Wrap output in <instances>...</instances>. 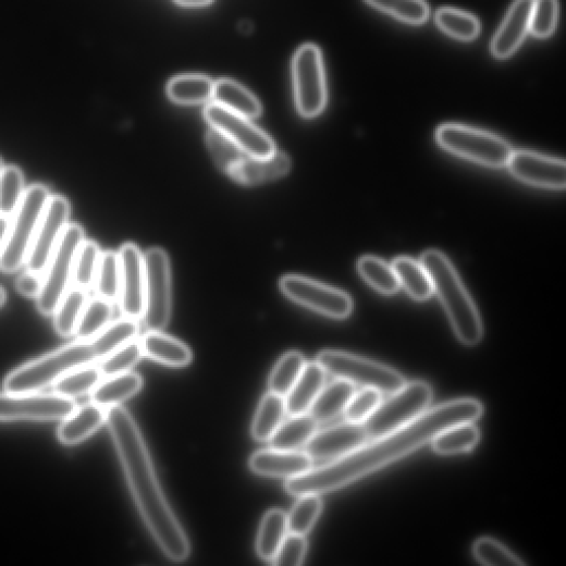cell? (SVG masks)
Listing matches in <instances>:
<instances>
[{
	"mask_svg": "<svg viewBox=\"0 0 566 566\" xmlns=\"http://www.w3.org/2000/svg\"><path fill=\"white\" fill-rule=\"evenodd\" d=\"M306 364L300 352L286 353L278 361L269 377V392L286 397L300 378Z\"/></svg>",
	"mask_w": 566,
	"mask_h": 566,
	"instance_id": "obj_36",
	"label": "cell"
},
{
	"mask_svg": "<svg viewBox=\"0 0 566 566\" xmlns=\"http://www.w3.org/2000/svg\"><path fill=\"white\" fill-rule=\"evenodd\" d=\"M288 532L287 514L280 509L269 510L263 516L258 530L256 541L258 556L271 562Z\"/></svg>",
	"mask_w": 566,
	"mask_h": 566,
	"instance_id": "obj_32",
	"label": "cell"
},
{
	"mask_svg": "<svg viewBox=\"0 0 566 566\" xmlns=\"http://www.w3.org/2000/svg\"><path fill=\"white\" fill-rule=\"evenodd\" d=\"M325 371L316 362H307L304 371L285 397L291 416L308 414L325 384Z\"/></svg>",
	"mask_w": 566,
	"mask_h": 566,
	"instance_id": "obj_24",
	"label": "cell"
},
{
	"mask_svg": "<svg viewBox=\"0 0 566 566\" xmlns=\"http://www.w3.org/2000/svg\"><path fill=\"white\" fill-rule=\"evenodd\" d=\"M70 204L63 196H50L27 256V270L44 274L48 262L69 225Z\"/></svg>",
	"mask_w": 566,
	"mask_h": 566,
	"instance_id": "obj_15",
	"label": "cell"
},
{
	"mask_svg": "<svg viewBox=\"0 0 566 566\" xmlns=\"http://www.w3.org/2000/svg\"><path fill=\"white\" fill-rule=\"evenodd\" d=\"M76 408L75 399L54 393L0 394V421L62 420Z\"/></svg>",
	"mask_w": 566,
	"mask_h": 566,
	"instance_id": "obj_14",
	"label": "cell"
},
{
	"mask_svg": "<svg viewBox=\"0 0 566 566\" xmlns=\"http://www.w3.org/2000/svg\"><path fill=\"white\" fill-rule=\"evenodd\" d=\"M85 241V231L81 225H67L44 272L41 292L37 297V308L42 316H53L67 292L76 255Z\"/></svg>",
	"mask_w": 566,
	"mask_h": 566,
	"instance_id": "obj_9",
	"label": "cell"
},
{
	"mask_svg": "<svg viewBox=\"0 0 566 566\" xmlns=\"http://www.w3.org/2000/svg\"><path fill=\"white\" fill-rule=\"evenodd\" d=\"M7 303V292L3 287H0V308H2Z\"/></svg>",
	"mask_w": 566,
	"mask_h": 566,
	"instance_id": "obj_55",
	"label": "cell"
},
{
	"mask_svg": "<svg viewBox=\"0 0 566 566\" xmlns=\"http://www.w3.org/2000/svg\"><path fill=\"white\" fill-rule=\"evenodd\" d=\"M369 441L364 423L346 421L317 431L305 446V452L313 462H332L357 451Z\"/></svg>",
	"mask_w": 566,
	"mask_h": 566,
	"instance_id": "obj_17",
	"label": "cell"
},
{
	"mask_svg": "<svg viewBox=\"0 0 566 566\" xmlns=\"http://www.w3.org/2000/svg\"><path fill=\"white\" fill-rule=\"evenodd\" d=\"M287 414L285 397L267 393L251 423V438L259 443L269 442Z\"/></svg>",
	"mask_w": 566,
	"mask_h": 566,
	"instance_id": "obj_30",
	"label": "cell"
},
{
	"mask_svg": "<svg viewBox=\"0 0 566 566\" xmlns=\"http://www.w3.org/2000/svg\"><path fill=\"white\" fill-rule=\"evenodd\" d=\"M558 16L557 0H534L530 32L540 39L549 38L555 30Z\"/></svg>",
	"mask_w": 566,
	"mask_h": 566,
	"instance_id": "obj_49",
	"label": "cell"
},
{
	"mask_svg": "<svg viewBox=\"0 0 566 566\" xmlns=\"http://www.w3.org/2000/svg\"><path fill=\"white\" fill-rule=\"evenodd\" d=\"M101 253L96 242L85 241L83 243L73 269L75 287L88 291L95 285Z\"/></svg>",
	"mask_w": 566,
	"mask_h": 566,
	"instance_id": "obj_46",
	"label": "cell"
},
{
	"mask_svg": "<svg viewBox=\"0 0 566 566\" xmlns=\"http://www.w3.org/2000/svg\"><path fill=\"white\" fill-rule=\"evenodd\" d=\"M139 324L128 318L110 323L102 332L90 341L97 360L101 361L111 353L136 339Z\"/></svg>",
	"mask_w": 566,
	"mask_h": 566,
	"instance_id": "obj_35",
	"label": "cell"
},
{
	"mask_svg": "<svg viewBox=\"0 0 566 566\" xmlns=\"http://www.w3.org/2000/svg\"><path fill=\"white\" fill-rule=\"evenodd\" d=\"M473 556L478 562L489 566L524 565L517 555L501 542L491 538L478 539L472 547Z\"/></svg>",
	"mask_w": 566,
	"mask_h": 566,
	"instance_id": "obj_48",
	"label": "cell"
},
{
	"mask_svg": "<svg viewBox=\"0 0 566 566\" xmlns=\"http://www.w3.org/2000/svg\"><path fill=\"white\" fill-rule=\"evenodd\" d=\"M482 413V404L472 398L430 408L397 431L371 440L344 457L287 479L285 489L296 497L339 490L415 453L454 424L477 421Z\"/></svg>",
	"mask_w": 566,
	"mask_h": 566,
	"instance_id": "obj_1",
	"label": "cell"
},
{
	"mask_svg": "<svg viewBox=\"0 0 566 566\" xmlns=\"http://www.w3.org/2000/svg\"><path fill=\"white\" fill-rule=\"evenodd\" d=\"M317 362L325 373L339 380L385 394L397 392L406 383L397 371L342 350H322Z\"/></svg>",
	"mask_w": 566,
	"mask_h": 566,
	"instance_id": "obj_8",
	"label": "cell"
},
{
	"mask_svg": "<svg viewBox=\"0 0 566 566\" xmlns=\"http://www.w3.org/2000/svg\"><path fill=\"white\" fill-rule=\"evenodd\" d=\"M42 287L41 274L27 270L16 281L17 291L25 297L36 298L39 296Z\"/></svg>",
	"mask_w": 566,
	"mask_h": 566,
	"instance_id": "obj_52",
	"label": "cell"
},
{
	"mask_svg": "<svg viewBox=\"0 0 566 566\" xmlns=\"http://www.w3.org/2000/svg\"><path fill=\"white\" fill-rule=\"evenodd\" d=\"M480 441V431L475 422L454 424L441 432L431 442L440 455H458L471 452Z\"/></svg>",
	"mask_w": 566,
	"mask_h": 566,
	"instance_id": "obj_34",
	"label": "cell"
},
{
	"mask_svg": "<svg viewBox=\"0 0 566 566\" xmlns=\"http://www.w3.org/2000/svg\"><path fill=\"white\" fill-rule=\"evenodd\" d=\"M382 402V393L373 389L356 392L347 404L344 416L346 421L364 423Z\"/></svg>",
	"mask_w": 566,
	"mask_h": 566,
	"instance_id": "obj_50",
	"label": "cell"
},
{
	"mask_svg": "<svg viewBox=\"0 0 566 566\" xmlns=\"http://www.w3.org/2000/svg\"><path fill=\"white\" fill-rule=\"evenodd\" d=\"M307 552L306 536L290 532L282 541L271 563L279 566H298L305 562Z\"/></svg>",
	"mask_w": 566,
	"mask_h": 566,
	"instance_id": "obj_51",
	"label": "cell"
},
{
	"mask_svg": "<svg viewBox=\"0 0 566 566\" xmlns=\"http://www.w3.org/2000/svg\"><path fill=\"white\" fill-rule=\"evenodd\" d=\"M421 264L431 275L434 293L442 302L454 331L465 345L478 344L483 335V327L470 295L451 260L441 251H424Z\"/></svg>",
	"mask_w": 566,
	"mask_h": 566,
	"instance_id": "obj_3",
	"label": "cell"
},
{
	"mask_svg": "<svg viewBox=\"0 0 566 566\" xmlns=\"http://www.w3.org/2000/svg\"><path fill=\"white\" fill-rule=\"evenodd\" d=\"M144 357L170 368H185L190 365L193 354L182 341L161 331H149L139 340Z\"/></svg>",
	"mask_w": 566,
	"mask_h": 566,
	"instance_id": "obj_23",
	"label": "cell"
},
{
	"mask_svg": "<svg viewBox=\"0 0 566 566\" xmlns=\"http://www.w3.org/2000/svg\"><path fill=\"white\" fill-rule=\"evenodd\" d=\"M354 394L356 389L352 383L337 379L324 385L308 414L318 423L329 422L344 413Z\"/></svg>",
	"mask_w": 566,
	"mask_h": 566,
	"instance_id": "obj_27",
	"label": "cell"
},
{
	"mask_svg": "<svg viewBox=\"0 0 566 566\" xmlns=\"http://www.w3.org/2000/svg\"><path fill=\"white\" fill-rule=\"evenodd\" d=\"M436 24L448 36L463 41L472 40L480 33V23L473 15L455 9H441Z\"/></svg>",
	"mask_w": 566,
	"mask_h": 566,
	"instance_id": "obj_44",
	"label": "cell"
},
{
	"mask_svg": "<svg viewBox=\"0 0 566 566\" xmlns=\"http://www.w3.org/2000/svg\"><path fill=\"white\" fill-rule=\"evenodd\" d=\"M358 271L371 287L383 295H394L401 288L393 267L381 258L362 257L358 262Z\"/></svg>",
	"mask_w": 566,
	"mask_h": 566,
	"instance_id": "obj_38",
	"label": "cell"
},
{
	"mask_svg": "<svg viewBox=\"0 0 566 566\" xmlns=\"http://www.w3.org/2000/svg\"><path fill=\"white\" fill-rule=\"evenodd\" d=\"M106 422L142 519L167 557L184 562L190 553L188 538L165 497L134 418L118 405L106 410Z\"/></svg>",
	"mask_w": 566,
	"mask_h": 566,
	"instance_id": "obj_2",
	"label": "cell"
},
{
	"mask_svg": "<svg viewBox=\"0 0 566 566\" xmlns=\"http://www.w3.org/2000/svg\"><path fill=\"white\" fill-rule=\"evenodd\" d=\"M144 357L138 340H133L114 350L107 358L101 360L99 366L102 377H113L130 372Z\"/></svg>",
	"mask_w": 566,
	"mask_h": 566,
	"instance_id": "obj_47",
	"label": "cell"
},
{
	"mask_svg": "<svg viewBox=\"0 0 566 566\" xmlns=\"http://www.w3.org/2000/svg\"><path fill=\"white\" fill-rule=\"evenodd\" d=\"M216 83L202 75H183L173 78L167 88L169 98L182 106H197L212 99Z\"/></svg>",
	"mask_w": 566,
	"mask_h": 566,
	"instance_id": "obj_31",
	"label": "cell"
},
{
	"mask_svg": "<svg viewBox=\"0 0 566 566\" xmlns=\"http://www.w3.org/2000/svg\"><path fill=\"white\" fill-rule=\"evenodd\" d=\"M121 262L120 309L124 318L144 319L146 308V261L145 254L132 244L119 250Z\"/></svg>",
	"mask_w": 566,
	"mask_h": 566,
	"instance_id": "obj_16",
	"label": "cell"
},
{
	"mask_svg": "<svg viewBox=\"0 0 566 566\" xmlns=\"http://www.w3.org/2000/svg\"><path fill=\"white\" fill-rule=\"evenodd\" d=\"M101 380L99 367L90 365L67 372L52 385V389L54 394L75 399L91 394Z\"/></svg>",
	"mask_w": 566,
	"mask_h": 566,
	"instance_id": "obj_37",
	"label": "cell"
},
{
	"mask_svg": "<svg viewBox=\"0 0 566 566\" xmlns=\"http://www.w3.org/2000/svg\"><path fill=\"white\" fill-rule=\"evenodd\" d=\"M436 140L445 151L491 169L507 167L514 153L512 146L501 136L463 124L441 125Z\"/></svg>",
	"mask_w": 566,
	"mask_h": 566,
	"instance_id": "obj_5",
	"label": "cell"
},
{
	"mask_svg": "<svg viewBox=\"0 0 566 566\" xmlns=\"http://www.w3.org/2000/svg\"><path fill=\"white\" fill-rule=\"evenodd\" d=\"M519 181L546 189H564L566 165L563 160L545 157L531 151H516L508 165Z\"/></svg>",
	"mask_w": 566,
	"mask_h": 566,
	"instance_id": "obj_18",
	"label": "cell"
},
{
	"mask_svg": "<svg viewBox=\"0 0 566 566\" xmlns=\"http://www.w3.org/2000/svg\"><path fill=\"white\" fill-rule=\"evenodd\" d=\"M206 146L211 159L227 175L247 157L234 142L214 128L207 132Z\"/></svg>",
	"mask_w": 566,
	"mask_h": 566,
	"instance_id": "obj_42",
	"label": "cell"
},
{
	"mask_svg": "<svg viewBox=\"0 0 566 566\" xmlns=\"http://www.w3.org/2000/svg\"><path fill=\"white\" fill-rule=\"evenodd\" d=\"M399 286L416 302H427L434 294L431 275L420 261L409 257H398L392 264Z\"/></svg>",
	"mask_w": 566,
	"mask_h": 566,
	"instance_id": "obj_28",
	"label": "cell"
},
{
	"mask_svg": "<svg viewBox=\"0 0 566 566\" xmlns=\"http://www.w3.org/2000/svg\"><path fill=\"white\" fill-rule=\"evenodd\" d=\"M113 315L112 303L97 297L86 305L76 329L78 341L90 342L110 323Z\"/></svg>",
	"mask_w": 566,
	"mask_h": 566,
	"instance_id": "obj_39",
	"label": "cell"
},
{
	"mask_svg": "<svg viewBox=\"0 0 566 566\" xmlns=\"http://www.w3.org/2000/svg\"><path fill=\"white\" fill-rule=\"evenodd\" d=\"M11 218L0 214V253H2L9 237Z\"/></svg>",
	"mask_w": 566,
	"mask_h": 566,
	"instance_id": "obj_53",
	"label": "cell"
},
{
	"mask_svg": "<svg viewBox=\"0 0 566 566\" xmlns=\"http://www.w3.org/2000/svg\"><path fill=\"white\" fill-rule=\"evenodd\" d=\"M88 302V291L79 287L67 290L53 313L54 330L60 336L69 337L76 333L78 322Z\"/></svg>",
	"mask_w": 566,
	"mask_h": 566,
	"instance_id": "obj_33",
	"label": "cell"
},
{
	"mask_svg": "<svg viewBox=\"0 0 566 566\" xmlns=\"http://www.w3.org/2000/svg\"><path fill=\"white\" fill-rule=\"evenodd\" d=\"M97 360L90 342L77 341L12 372L4 382L8 393H38L52 386L60 378Z\"/></svg>",
	"mask_w": 566,
	"mask_h": 566,
	"instance_id": "obj_4",
	"label": "cell"
},
{
	"mask_svg": "<svg viewBox=\"0 0 566 566\" xmlns=\"http://www.w3.org/2000/svg\"><path fill=\"white\" fill-rule=\"evenodd\" d=\"M296 106L299 113L312 119L322 113L327 104V82L322 53L312 44L298 49L293 61Z\"/></svg>",
	"mask_w": 566,
	"mask_h": 566,
	"instance_id": "obj_10",
	"label": "cell"
},
{
	"mask_svg": "<svg viewBox=\"0 0 566 566\" xmlns=\"http://www.w3.org/2000/svg\"><path fill=\"white\" fill-rule=\"evenodd\" d=\"M25 192L22 170L17 167H4L0 173V214L13 218Z\"/></svg>",
	"mask_w": 566,
	"mask_h": 566,
	"instance_id": "obj_43",
	"label": "cell"
},
{
	"mask_svg": "<svg viewBox=\"0 0 566 566\" xmlns=\"http://www.w3.org/2000/svg\"><path fill=\"white\" fill-rule=\"evenodd\" d=\"M322 512V501L319 494L299 495L298 502L291 510L288 518V531L296 534H308L315 527Z\"/></svg>",
	"mask_w": 566,
	"mask_h": 566,
	"instance_id": "obj_45",
	"label": "cell"
},
{
	"mask_svg": "<svg viewBox=\"0 0 566 566\" xmlns=\"http://www.w3.org/2000/svg\"><path fill=\"white\" fill-rule=\"evenodd\" d=\"M292 170L291 158L283 152H274L268 158L247 156L229 174L238 184L256 186L286 176Z\"/></svg>",
	"mask_w": 566,
	"mask_h": 566,
	"instance_id": "obj_21",
	"label": "cell"
},
{
	"mask_svg": "<svg viewBox=\"0 0 566 566\" xmlns=\"http://www.w3.org/2000/svg\"><path fill=\"white\" fill-rule=\"evenodd\" d=\"M212 100L223 108L250 120L258 118L262 108L259 100L241 84L221 79L214 85Z\"/></svg>",
	"mask_w": 566,
	"mask_h": 566,
	"instance_id": "obj_29",
	"label": "cell"
},
{
	"mask_svg": "<svg viewBox=\"0 0 566 566\" xmlns=\"http://www.w3.org/2000/svg\"><path fill=\"white\" fill-rule=\"evenodd\" d=\"M279 287L292 302L332 319H346L353 311V302L346 293L304 275L282 276Z\"/></svg>",
	"mask_w": 566,
	"mask_h": 566,
	"instance_id": "obj_11",
	"label": "cell"
},
{
	"mask_svg": "<svg viewBox=\"0 0 566 566\" xmlns=\"http://www.w3.org/2000/svg\"><path fill=\"white\" fill-rule=\"evenodd\" d=\"M146 308L145 324L149 331H162L169 323L172 308L171 266L168 254L151 248L145 254Z\"/></svg>",
	"mask_w": 566,
	"mask_h": 566,
	"instance_id": "obj_12",
	"label": "cell"
},
{
	"mask_svg": "<svg viewBox=\"0 0 566 566\" xmlns=\"http://www.w3.org/2000/svg\"><path fill=\"white\" fill-rule=\"evenodd\" d=\"M534 0H516L499 33L492 39L491 52L497 59L513 56L530 32Z\"/></svg>",
	"mask_w": 566,
	"mask_h": 566,
	"instance_id": "obj_20",
	"label": "cell"
},
{
	"mask_svg": "<svg viewBox=\"0 0 566 566\" xmlns=\"http://www.w3.org/2000/svg\"><path fill=\"white\" fill-rule=\"evenodd\" d=\"M204 118L211 128L229 137L249 157L268 158L276 151L273 139L250 119L232 112L216 102L209 103L205 108Z\"/></svg>",
	"mask_w": 566,
	"mask_h": 566,
	"instance_id": "obj_13",
	"label": "cell"
},
{
	"mask_svg": "<svg viewBox=\"0 0 566 566\" xmlns=\"http://www.w3.org/2000/svg\"><path fill=\"white\" fill-rule=\"evenodd\" d=\"M313 460L306 452L264 450L251 455L250 470L263 477L291 479L312 468Z\"/></svg>",
	"mask_w": 566,
	"mask_h": 566,
	"instance_id": "obj_19",
	"label": "cell"
},
{
	"mask_svg": "<svg viewBox=\"0 0 566 566\" xmlns=\"http://www.w3.org/2000/svg\"><path fill=\"white\" fill-rule=\"evenodd\" d=\"M144 387V379L132 372H126L101 380L91 392V402L102 408L121 405L135 396Z\"/></svg>",
	"mask_w": 566,
	"mask_h": 566,
	"instance_id": "obj_25",
	"label": "cell"
},
{
	"mask_svg": "<svg viewBox=\"0 0 566 566\" xmlns=\"http://www.w3.org/2000/svg\"><path fill=\"white\" fill-rule=\"evenodd\" d=\"M50 196L49 188L41 184L26 189L11 222L5 246L0 253V270L3 272L14 273L26 263Z\"/></svg>",
	"mask_w": 566,
	"mask_h": 566,
	"instance_id": "obj_6",
	"label": "cell"
},
{
	"mask_svg": "<svg viewBox=\"0 0 566 566\" xmlns=\"http://www.w3.org/2000/svg\"><path fill=\"white\" fill-rule=\"evenodd\" d=\"M104 422V408L91 402L62 419L57 436L63 445H78L91 438Z\"/></svg>",
	"mask_w": 566,
	"mask_h": 566,
	"instance_id": "obj_22",
	"label": "cell"
},
{
	"mask_svg": "<svg viewBox=\"0 0 566 566\" xmlns=\"http://www.w3.org/2000/svg\"><path fill=\"white\" fill-rule=\"evenodd\" d=\"M214 2V0H175V3L184 8H202Z\"/></svg>",
	"mask_w": 566,
	"mask_h": 566,
	"instance_id": "obj_54",
	"label": "cell"
},
{
	"mask_svg": "<svg viewBox=\"0 0 566 566\" xmlns=\"http://www.w3.org/2000/svg\"><path fill=\"white\" fill-rule=\"evenodd\" d=\"M95 285L99 297L111 303L119 300L121 290L119 253L112 250L101 253Z\"/></svg>",
	"mask_w": 566,
	"mask_h": 566,
	"instance_id": "obj_41",
	"label": "cell"
},
{
	"mask_svg": "<svg viewBox=\"0 0 566 566\" xmlns=\"http://www.w3.org/2000/svg\"><path fill=\"white\" fill-rule=\"evenodd\" d=\"M371 7L410 25H421L429 21L430 7L424 0H367Z\"/></svg>",
	"mask_w": 566,
	"mask_h": 566,
	"instance_id": "obj_40",
	"label": "cell"
},
{
	"mask_svg": "<svg viewBox=\"0 0 566 566\" xmlns=\"http://www.w3.org/2000/svg\"><path fill=\"white\" fill-rule=\"evenodd\" d=\"M318 422L309 415L291 416L282 421L269 440L270 448L279 451H298L307 445L318 431Z\"/></svg>",
	"mask_w": 566,
	"mask_h": 566,
	"instance_id": "obj_26",
	"label": "cell"
},
{
	"mask_svg": "<svg viewBox=\"0 0 566 566\" xmlns=\"http://www.w3.org/2000/svg\"><path fill=\"white\" fill-rule=\"evenodd\" d=\"M433 399L431 385L415 381L405 383L397 392L382 401L364 422L369 440L397 431L430 409Z\"/></svg>",
	"mask_w": 566,
	"mask_h": 566,
	"instance_id": "obj_7",
	"label": "cell"
},
{
	"mask_svg": "<svg viewBox=\"0 0 566 566\" xmlns=\"http://www.w3.org/2000/svg\"><path fill=\"white\" fill-rule=\"evenodd\" d=\"M3 169H4V163H3L2 159H0V173H2Z\"/></svg>",
	"mask_w": 566,
	"mask_h": 566,
	"instance_id": "obj_56",
	"label": "cell"
}]
</instances>
